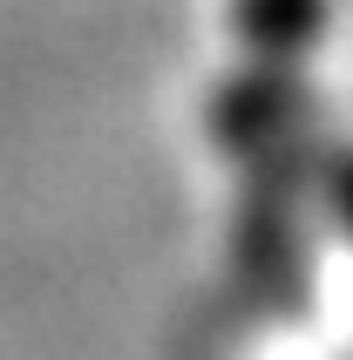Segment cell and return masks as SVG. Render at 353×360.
Masks as SVG:
<instances>
[{
  "instance_id": "6da1fadb",
  "label": "cell",
  "mask_w": 353,
  "mask_h": 360,
  "mask_svg": "<svg viewBox=\"0 0 353 360\" xmlns=\"http://www.w3.org/2000/svg\"><path fill=\"white\" fill-rule=\"evenodd\" d=\"M340 0H224V27H231L238 55H293L319 61L333 41Z\"/></svg>"
},
{
  "instance_id": "7a4b0ae2",
  "label": "cell",
  "mask_w": 353,
  "mask_h": 360,
  "mask_svg": "<svg viewBox=\"0 0 353 360\" xmlns=\"http://www.w3.org/2000/svg\"><path fill=\"white\" fill-rule=\"evenodd\" d=\"M319 224L340 231L353 252V143H333L319 163Z\"/></svg>"
}]
</instances>
